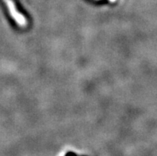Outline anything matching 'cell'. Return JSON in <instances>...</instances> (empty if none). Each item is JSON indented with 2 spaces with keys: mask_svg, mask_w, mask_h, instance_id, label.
Instances as JSON below:
<instances>
[{
  "mask_svg": "<svg viewBox=\"0 0 157 156\" xmlns=\"http://www.w3.org/2000/svg\"><path fill=\"white\" fill-rule=\"evenodd\" d=\"M8 8L11 18L15 21V22L21 27H26L28 25V21L26 18L18 10L15 6V3L13 0H3Z\"/></svg>",
  "mask_w": 157,
  "mask_h": 156,
  "instance_id": "obj_1",
  "label": "cell"
},
{
  "mask_svg": "<svg viewBox=\"0 0 157 156\" xmlns=\"http://www.w3.org/2000/svg\"><path fill=\"white\" fill-rule=\"evenodd\" d=\"M109 1H110V2H116L117 0H109Z\"/></svg>",
  "mask_w": 157,
  "mask_h": 156,
  "instance_id": "obj_2",
  "label": "cell"
}]
</instances>
